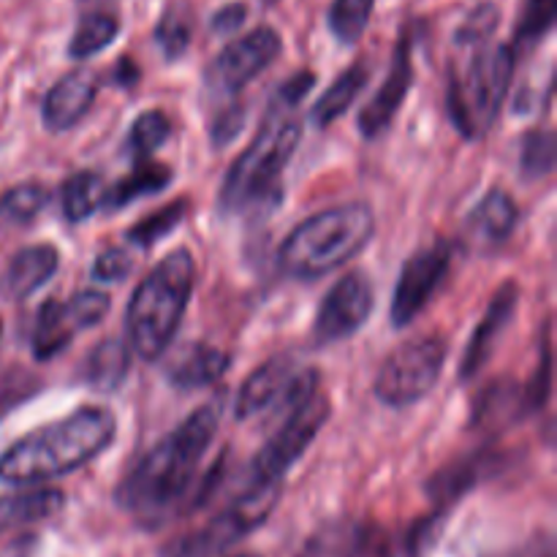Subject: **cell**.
Returning <instances> with one entry per match:
<instances>
[{"label":"cell","mask_w":557,"mask_h":557,"mask_svg":"<svg viewBox=\"0 0 557 557\" xmlns=\"http://www.w3.org/2000/svg\"><path fill=\"white\" fill-rule=\"evenodd\" d=\"M232 368V354L223 351V348L205 346V343H196L190 351H185L177 362L169 370V381H172L177 389L194 392L205 389V386L218 384L223 375Z\"/></svg>","instance_id":"44dd1931"},{"label":"cell","mask_w":557,"mask_h":557,"mask_svg":"<svg viewBox=\"0 0 557 557\" xmlns=\"http://www.w3.org/2000/svg\"><path fill=\"white\" fill-rule=\"evenodd\" d=\"M120 22L109 11H87L76 25L74 36L69 41V54L74 60H87L92 54L103 52L109 44L117 38Z\"/></svg>","instance_id":"4316f807"},{"label":"cell","mask_w":557,"mask_h":557,"mask_svg":"<svg viewBox=\"0 0 557 557\" xmlns=\"http://www.w3.org/2000/svg\"><path fill=\"white\" fill-rule=\"evenodd\" d=\"M375 0H335L330 9V30L341 44H357L368 30Z\"/></svg>","instance_id":"d6a6232c"},{"label":"cell","mask_w":557,"mask_h":557,"mask_svg":"<svg viewBox=\"0 0 557 557\" xmlns=\"http://www.w3.org/2000/svg\"><path fill=\"white\" fill-rule=\"evenodd\" d=\"M76 335V326L71 324L69 313H65V305L58 299H47V302L38 308L36 313V326H33V357L38 362H49L58 354H63L71 346Z\"/></svg>","instance_id":"cb8c5ba5"},{"label":"cell","mask_w":557,"mask_h":557,"mask_svg":"<svg viewBox=\"0 0 557 557\" xmlns=\"http://www.w3.org/2000/svg\"><path fill=\"white\" fill-rule=\"evenodd\" d=\"M299 139H302V125L294 112L270 103L259 134L228 166L221 185V210L232 215L261 201H272V194H277V180L297 152Z\"/></svg>","instance_id":"5b68a950"},{"label":"cell","mask_w":557,"mask_h":557,"mask_svg":"<svg viewBox=\"0 0 557 557\" xmlns=\"http://www.w3.org/2000/svg\"><path fill=\"white\" fill-rule=\"evenodd\" d=\"M313 85H315V76L310 74V71H299V74L288 76V79L272 92L270 103L272 107L288 109V112H297V107L302 103V98L313 90Z\"/></svg>","instance_id":"f35d334b"},{"label":"cell","mask_w":557,"mask_h":557,"mask_svg":"<svg viewBox=\"0 0 557 557\" xmlns=\"http://www.w3.org/2000/svg\"><path fill=\"white\" fill-rule=\"evenodd\" d=\"M0 335H3V326H0Z\"/></svg>","instance_id":"bcb514c9"},{"label":"cell","mask_w":557,"mask_h":557,"mask_svg":"<svg viewBox=\"0 0 557 557\" xmlns=\"http://www.w3.org/2000/svg\"><path fill=\"white\" fill-rule=\"evenodd\" d=\"M172 169L163 166V163L156 161H139L134 166V172L128 177L117 180L109 190H103V212H117L123 207L134 205L136 199L141 196H152V194H161L172 185Z\"/></svg>","instance_id":"603a6c76"},{"label":"cell","mask_w":557,"mask_h":557,"mask_svg":"<svg viewBox=\"0 0 557 557\" xmlns=\"http://www.w3.org/2000/svg\"><path fill=\"white\" fill-rule=\"evenodd\" d=\"M557 158V136L553 128H536L528 131L522 139L520 152V169L525 180H542L549 177L555 169Z\"/></svg>","instance_id":"1f68e13d"},{"label":"cell","mask_w":557,"mask_h":557,"mask_svg":"<svg viewBox=\"0 0 557 557\" xmlns=\"http://www.w3.org/2000/svg\"><path fill=\"white\" fill-rule=\"evenodd\" d=\"M375 292L362 272L341 277L321 302L313 321V341L319 346H332L337 341H348L368 324L373 313Z\"/></svg>","instance_id":"7c38bea8"},{"label":"cell","mask_w":557,"mask_h":557,"mask_svg":"<svg viewBox=\"0 0 557 557\" xmlns=\"http://www.w3.org/2000/svg\"><path fill=\"white\" fill-rule=\"evenodd\" d=\"M185 212H188V201L185 199L172 201V205L161 207V210H156L152 215L141 218L139 223H134V226L128 228V234H125V239H128L131 245H136V248H152V245L161 243L166 234H172L174 228L183 223Z\"/></svg>","instance_id":"4dcf8cb0"},{"label":"cell","mask_w":557,"mask_h":557,"mask_svg":"<svg viewBox=\"0 0 557 557\" xmlns=\"http://www.w3.org/2000/svg\"><path fill=\"white\" fill-rule=\"evenodd\" d=\"M82 5H87V9H96V5H107V3H114V0H79Z\"/></svg>","instance_id":"ee69618b"},{"label":"cell","mask_w":557,"mask_h":557,"mask_svg":"<svg viewBox=\"0 0 557 557\" xmlns=\"http://www.w3.org/2000/svg\"><path fill=\"white\" fill-rule=\"evenodd\" d=\"M517 223H520L517 201L506 190L495 188L471 210L466 221V237L471 248L490 253V250H498L500 245L509 243Z\"/></svg>","instance_id":"ac0fdd59"},{"label":"cell","mask_w":557,"mask_h":557,"mask_svg":"<svg viewBox=\"0 0 557 557\" xmlns=\"http://www.w3.org/2000/svg\"><path fill=\"white\" fill-rule=\"evenodd\" d=\"M131 259L120 248H107L103 253H98L96 264H92V281L103 283H117L123 277H128L131 272Z\"/></svg>","instance_id":"60d3db41"},{"label":"cell","mask_w":557,"mask_h":557,"mask_svg":"<svg viewBox=\"0 0 557 557\" xmlns=\"http://www.w3.org/2000/svg\"><path fill=\"white\" fill-rule=\"evenodd\" d=\"M190 36H194L190 16L185 14V9H180V5H169L156 25V44L158 49H161L163 58H183L185 49L190 47Z\"/></svg>","instance_id":"e575fe53"},{"label":"cell","mask_w":557,"mask_h":557,"mask_svg":"<svg viewBox=\"0 0 557 557\" xmlns=\"http://www.w3.org/2000/svg\"><path fill=\"white\" fill-rule=\"evenodd\" d=\"M446 351L441 335L411 337L397 346L375 375V397L389 408H408L428 397L444 373Z\"/></svg>","instance_id":"ba28073f"},{"label":"cell","mask_w":557,"mask_h":557,"mask_svg":"<svg viewBox=\"0 0 557 557\" xmlns=\"http://www.w3.org/2000/svg\"><path fill=\"white\" fill-rule=\"evenodd\" d=\"M555 14L557 0H522L520 25H517L511 49L517 52V47H533V44L542 41V38L553 30Z\"/></svg>","instance_id":"836d02e7"},{"label":"cell","mask_w":557,"mask_h":557,"mask_svg":"<svg viewBox=\"0 0 557 557\" xmlns=\"http://www.w3.org/2000/svg\"><path fill=\"white\" fill-rule=\"evenodd\" d=\"M221 424V397L190 413L180 428L158 441L114 490V500L123 511L156 528L174 509L188 511L190 482L210 449Z\"/></svg>","instance_id":"6da1fadb"},{"label":"cell","mask_w":557,"mask_h":557,"mask_svg":"<svg viewBox=\"0 0 557 557\" xmlns=\"http://www.w3.org/2000/svg\"><path fill=\"white\" fill-rule=\"evenodd\" d=\"M283 49V38L275 27L261 25L248 36L226 44L218 58L207 65L205 85L212 96L234 98L259 74H264Z\"/></svg>","instance_id":"30bf717a"},{"label":"cell","mask_w":557,"mask_h":557,"mask_svg":"<svg viewBox=\"0 0 557 557\" xmlns=\"http://www.w3.org/2000/svg\"><path fill=\"white\" fill-rule=\"evenodd\" d=\"M411 85H413V41H411V33L403 30L384 85H381L379 92L370 98L368 107L359 112V134H362L364 139H379V136L389 128L392 120H395L397 112H400L406 96L411 92Z\"/></svg>","instance_id":"5bb4252c"},{"label":"cell","mask_w":557,"mask_h":557,"mask_svg":"<svg viewBox=\"0 0 557 557\" xmlns=\"http://www.w3.org/2000/svg\"><path fill=\"white\" fill-rule=\"evenodd\" d=\"M49 190L41 183H22L0 196V226H25L47 207Z\"/></svg>","instance_id":"f1b7e54d"},{"label":"cell","mask_w":557,"mask_h":557,"mask_svg":"<svg viewBox=\"0 0 557 557\" xmlns=\"http://www.w3.org/2000/svg\"><path fill=\"white\" fill-rule=\"evenodd\" d=\"M196 286V261L190 250L177 248L158 261L150 275L131 294L128 337L134 351L147 362H156L172 346Z\"/></svg>","instance_id":"277c9868"},{"label":"cell","mask_w":557,"mask_h":557,"mask_svg":"<svg viewBox=\"0 0 557 557\" xmlns=\"http://www.w3.org/2000/svg\"><path fill=\"white\" fill-rule=\"evenodd\" d=\"M517 302H520V286L515 281H506L504 286L495 292V297L490 299L487 313L479 321L476 332L468 341L466 354L460 359V379L468 381L490 362V357L495 354V346L504 337V332L509 330L511 319L517 313Z\"/></svg>","instance_id":"9a60e30c"},{"label":"cell","mask_w":557,"mask_h":557,"mask_svg":"<svg viewBox=\"0 0 557 557\" xmlns=\"http://www.w3.org/2000/svg\"><path fill=\"white\" fill-rule=\"evenodd\" d=\"M131 368L128 343L120 337H107L92 348L85 362V381L98 392H114L125 381Z\"/></svg>","instance_id":"d4e9b609"},{"label":"cell","mask_w":557,"mask_h":557,"mask_svg":"<svg viewBox=\"0 0 557 557\" xmlns=\"http://www.w3.org/2000/svg\"><path fill=\"white\" fill-rule=\"evenodd\" d=\"M65 498L58 490H36V493L14 495L0 500V525H22V522L49 520L63 509Z\"/></svg>","instance_id":"83f0119b"},{"label":"cell","mask_w":557,"mask_h":557,"mask_svg":"<svg viewBox=\"0 0 557 557\" xmlns=\"http://www.w3.org/2000/svg\"><path fill=\"white\" fill-rule=\"evenodd\" d=\"M98 92V76L87 69H76L71 74L60 76L47 92L41 107V120L49 131L63 134L74 128L85 114L90 112Z\"/></svg>","instance_id":"2e32d148"},{"label":"cell","mask_w":557,"mask_h":557,"mask_svg":"<svg viewBox=\"0 0 557 557\" xmlns=\"http://www.w3.org/2000/svg\"><path fill=\"white\" fill-rule=\"evenodd\" d=\"M63 305L71 324L76 326V332H82L92 330V326H98L107 319L109 308H112V299H109V294L98 292V288H85V292L74 294V297Z\"/></svg>","instance_id":"d590c367"},{"label":"cell","mask_w":557,"mask_h":557,"mask_svg":"<svg viewBox=\"0 0 557 557\" xmlns=\"http://www.w3.org/2000/svg\"><path fill=\"white\" fill-rule=\"evenodd\" d=\"M375 234V212L364 201L330 207L305 218L277 248V270L297 281H315L362 253Z\"/></svg>","instance_id":"3957f363"},{"label":"cell","mask_w":557,"mask_h":557,"mask_svg":"<svg viewBox=\"0 0 557 557\" xmlns=\"http://www.w3.org/2000/svg\"><path fill=\"white\" fill-rule=\"evenodd\" d=\"M245 20H248V5L245 3H228L223 5V9H218L215 14H212L210 20V27L215 36H232L234 30H239V27L245 25Z\"/></svg>","instance_id":"b9f144b4"},{"label":"cell","mask_w":557,"mask_h":557,"mask_svg":"<svg viewBox=\"0 0 557 557\" xmlns=\"http://www.w3.org/2000/svg\"><path fill=\"white\" fill-rule=\"evenodd\" d=\"M172 134V123H169L166 114L161 109H150V112H141L134 120L128 131V141H125V150L139 161H150L152 152L163 145Z\"/></svg>","instance_id":"f546056e"},{"label":"cell","mask_w":557,"mask_h":557,"mask_svg":"<svg viewBox=\"0 0 557 557\" xmlns=\"http://www.w3.org/2000/svg\"><path fill=\"white\" fill-rule=\"evenodd\" d=\"M368 79H370L368 63L357 60L354 65H348V69L343 71V74L337 76L324 92H321V98L313 103V109H310V120H313V125H319V128H330L335 120H341L343 114L354 107V101H357L359 92L364 90Z\"/></svg>","instance_id":"7402d4cb"},{"label":"cell","mask_w":557,"mask_h":557,"mask_svg":"<svg viewBox=\"0 0 557 557\" xmlns=\"http://www.w3.org/2000/svg\"><path fill=\"white\" fill-rule=\"evenodd\" d=\"M397 542L379 522L335 520L319 528L297 557H397Z\"/></svg>","instance_id":"4fadbf2b"},{"label":"cell","mask_w":557,"mask_h":557,"mask_svg":"<svg viewBox=\"0 0 557 557\" xmlns=\"http://www.w3.org/2000/svg\"><path fill=\"white\" fill-rule=\"evenodd\" d=\"M500 25V9L498 3H479L471 14L462 20V25L457 27L455 41L460 47H479V44H487L493 38V33Z\"/></svg>","instance_id":"8d00e7d4"},{"label":"cell","mask_w":557,"mask_h":557,"mask_svg":"<svg viewBox=\"0 0 557 557\" xmlns=\"http://www.w3.org/2000/svg\"><path fill=\"white\" fill-rule=\"evenodd\" d=\"M549 386H553V354H549V341L544 337L542 362H539L536 373H533V379L528 381V386L522 389V417L536 413L539 408L547 403Z\"/></svg>","instance_id":"74e56055"},{"label":"cell","mask_w":557,"mask_h":557,"mask_svg":"<svg viewBox=\"0 0 557 557\" xmlns=\"http://www.w3.org/2000/svg\"><path fill=\"white\" fill-rule=\"evenodd\" d=\"M58 267L60 253L54 245H27V248L16 250L9 264H5L3 277H0V292L11 302H22L41 286H47L49 277L58 272Z\"/></svg>","instance_id":"d6986e66"},{"label":"cell","mask_w":557,"mask_h":557,"mask_svg":"<svg viewBox=\"0 0 557 557\" xmlns=\"http://www.w3.org/2000/svg\"><path fill=\"white\" fill-rule=\"evenodd\" d=\"M243 128H245V109L239 107V103H232V107H226L223 112H218L215 117H212V125H210L212 145H215L218 150L232 145Z\"/></svg>","instance_id":"ab89813d"},{"label":"cell","mask_w":557,"mask_h":557,"mask_svg":"<svg viewBox=\"0 0 557 557\" xmlns=\"http://www.w3.org/2000/svg\"><path fill=\"white\" fill-rule=\"evenodd\" d=\"M117 419L109 408L85 406L22 435L0 455V482L30 487L87 466L114 444Z\"/></svg>","instance_id":"7a4b0ae2"},{"label":"cell","mask_w":557,"mask_h":557,"mask_svg":"<svg viewBox=\"0 0 557 557\" xmlns=\"http://www.w3.org/2000/svg\"><path fill=\"white\" fill-rule=\"evenodd\" d=\"M326 419H330V400L321 392L288 406L286 422L250 462L248 484H283L286 471L308 451Z\"/></svg>","instance_id":"9c48e42d"},{"label":"cell","mask_w":557,"mask_h":557,"mask_svg":"<svg viewBox=\"0 0 557 557\" xmlns=\"http://www.w3.org/2000/svg\"><path fill=\"white\" fill-rule=\"evenodd\" d=\"M449 267L451 243H446V239H435L433 245L417 250V253L403 264L400 277H397L395 286V297H392V326L403 330V326L411 324V321L428 308L433 294L438 292L441 283H444Z\"/></svg>","instance_id":"8fae6325"},{"label":"cell","mask_w":557,"mask_h":557,"mask_svg":"<svg viewBox=\"0 0 557 557\" xmlns=\"http://www.w3.org/2000/svg\"><path fill=\"white\" fill-rule=\"evenodd\" d=\"M103 183L96 172H76L60 190V210L69 223H82L103 205Z\"/></svg>","instance_id":"484cf974"},{"label":"cell","mask_w":557,"mask_h":557,"mask_svg":"<svg viewBox=\"0 0 557 557\" xmlns=\"http://www.w3.org/2000/svg\"><path fill=\"white\" fill-rule=\"evenodd\" d=\"M136 79H139V69L134 65V60H131V58L117 60V65H114V71H112L114 85L131 87V85H136Z\"/></svg>","instance_id":"7bdbcfd3"},{"label":"cell","mask_w":557,"mask_h":557,"mask_svg":"<svg viewBox=\"0 0 557 557\" xmlns=\"http://www.w3.org/2000/svg\"><path fill=\"white\" fill-rule=\"evenodd\" d=\"M283 484H248L243 495L232 500L212 520L183 533L163 547V557H218L237 547L256 528L267 522L281 500Z\"/></svg>","instance_id":"52a82bcc"},{"label":"cell","mask_w":557,"mask_h":557,"mask_svg":"<svg viewBox=\"0 0 557 557\" xmlns=\"http://www.w3.org/2000/svg\"><path fill=\"white\" fill-rule=\"evenodd\" d=\"M232 557H261V555H232Z\"/></svg>","instance_id":"f6af8a7d"},{"label":"cell","mask_w":557,"mask_h":557,"mask_svg":"<svg viewBox=\"0 0 557 557\" xmlns=\"http://www.w3.org/2000/svg\"><path fill=\"white\" fill-rule=\"evenodd\" d=\"M515 65L517 52L511 44H484L468 60L466 71H449L446 109L466 139H479L495 125L515 79Z\"/></svg>","instance_id":"8992f818"},{"label":"cell","mask_w":557,"mask_h":557,"mask_svg":"<svg viewBox=\"0 0 557 557\" xmlns=\"http://www.w3.org/2000/svg\"><path fill=\"white\" fill-rule=\"evenodd\" d=\"M500 460L504 457L498 451H473V455H466L451 462V466L441 468L428 484V495L438 506L435 511L446 515V509H451V504H457L468 490L476 487L482 479L493 476L500 468Z\"/></svg>","instance_id":"ffe728a7"},{"label":"cell","mask_w":557,"mask_h":557,"mask_svg":"<svg viewBox=\"0 0 557 557\" xmlns=\"http://www.w3.org/2000/svg\"><path fill=\"white\" fill-rule=\"evenodd\" d=\"M297 364L292 357H272L261 364L256 373H250L245 379V384L239 386L237 400H234V417L239 422L250 417H259L264 413L272 403H283L286 406L288 389H292L294 379H297Z\"/></svg>","instance_id":"e0dca14e"}]
</instances>
